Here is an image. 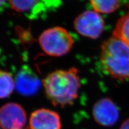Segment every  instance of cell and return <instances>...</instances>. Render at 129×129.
Instances as JSON below:
<instances>
[{"label":"cell","instance_id":"obj_1","mask_svg":"<svg viewBox=\"0 0 129 129\" xmlns=\"http://www.w3.org/2000/svg\"><path fill=\"white\" fill-rule=\"evenodd\" d=\"M48 99L56 106L71 105L77 99L81 87L78 69L71 68L49 74L43 81Z\"/></svg>","mask_w":129,"mask_h":129},{"label":"cell","instance_id":"obj_2","mask_svg":"<svg viewBox=\"0 0 129 129\" xmlns=\"http://www.w3.org/2000/svg\"><path fill=\"white\" fill-rule=\"evenodd\" d=\"M101 65L106 74L120 81L129 80V45L112 36L101 46Z\"/></svg>","mask_w":129,"mask_h":129},{"label":"cell","instance_id":"obj_3","mask_svg":"<svg viewBox=\"0 0 129 129\" xmlns=\"http://www.w3.org/2000/svg\"><path fill=\"white\" fill-rule=\"evenodd\" d=\"M39 44L47 54L60 57L71 51L73 47L74 40L66 29L56 26L45 30L40 35Z\"/></svg>","mask_w":129,"mask_h":129},{"label":"cell","instance_id":"obj_4","mask_svg":"<svg viewBox=\"0 0 129 129\" xmlns=\"http://www.w3.org/2000/svg\"><path fill=\"white\" fill-rule=\"evenodd\" d=\"M9 3L15 12L25 14L26 17L31 20H36L57 9L62 3L52 0H10Z\"/></svg>","mask_w":129,"mask_h":129},{"label":"cell","instance_id":"obj_5","mask_svg":"<svg viewBox=\"0 0 129 129\" xmlns=\"http://www.w3.org/2000/svg\"><path fill=\"white\" fill-rule=\"evenodd\" d=\"M74 25L82 36L97 39L104 31L105 22L101 14L94 10H86L77 16Z\"/></svg>","mask_w":129,"mask_h":129},{"label":"cell","instance_id":"obj_6","mask_svg":"<svg viewBox=\"0 0 129 129\" xmlns=\"http://www.w3.org/2000/svg\"><path fill=\"white\" fill-rule=\"evenodd\" d=\"M27 114L20 105L10 102L0 108V127L2 129H24Z\"/></svg>","mask_w":129,"mask_h":129},{"label":"cell","instance_id":"obj_7","mask_svg":"<svg viewBox=\"0 0 129 129\" xmlns=\"http://www.w3.org/2000/svg\"><path fill=\"white\" fill-rule=\"evenodd\" d=\"M92 113L97 123L104 127L114 125L120 117L118 108L112 100L108 98L97 101L93 107Z\"/></svg>","mask_w":129,"mask_h":129},{"label":"cell","instance_id":"obj_8","mask_svg":"<svg viewBox=\"0 0 129 129\" xmlns=\"http://www.w3.org/2000/svg\"><path fill=\"white\" fill-rule=\"evenodd\" d=\"M15 87L23 96H32L41 87V80L30 68L25 67L19 71L16 77Z\"/></svg>","mask_w":129,"mask_h":129},{"label":"cell","instance_id":"obj_9","mask_svg":"<svg viewBox=\"0 0 129 129\" xmlns=\"http://www.w3.org/2000/svg\"><path fill=\"white\" fill-rule=\"evenodd\" d=\"M29 127L30 129H61L60 117L50 109H37L30 116Z\"/></svg>","mask_w":129,"mask_h":129},{"label":"cell","instance_id":"obj_10","mask_svg":"<svg viewBox=\"0 0 129 129\" xmlns=\"http://www.w3.org/2000/svg\"><path fill=\"white\" fill-rule=\"evenodd\" d=\"M112 36L129 45V6L128 12L117 21L113 30Z\"/></svg>","mask_w":129,"mask_h":129},{"label":"cell","instance_id":"obj_11","mask_svg":"<svg viewBox=\"0 0 129 129\" xmlns=\"http://www.w3.org/2000/svg\"><path fill=\"white\" fill-rule=\"evenodd\" d=\"M15 88V80L12 74L0 69V99H4L12 94Z\"/></svg>","mask_w":129,"mask_h":129},{"label":"cell","instance_id":"obj_12","mask_svg":"<svg viewBox=\"0 0 129 129\" xmlns=\"http://www.w3.org/2000/svg\"><path fill=\"white\" fill-rule=\"evenodd\" d=\"M93 10L99 14L112 13L120 7L121 1L117 0H91L90 1Z\"/></svg>","mask_w":129,"mask_h":129},{"label":"cell","instance_id":"obj_13","mask_svg":"<svg viewBox=\"0 0 129 129\" xmlns=\"http://www.w3.org/2000/svg\"><path fill=\"white\" fill-rule=\"evenodd\" d=\"M120 129H129V118L125 120L121 125Z\"/></svg>","mask_w":129,"mask_h":129},{"label":"cell","instance_id":"obj_14","mask_svg":"<svg viewBox=\"0 0 129 129\" xmlns=\"http://www.w3.org/2000/svg\"><path fill=\"white\" fill-rule=\"evenodd\" d=\"M8 3V1H0V9H1L3 7H4L6 4V3Z\"/></svg>","mask_w":129,"mask_h":129}]
</instances>
